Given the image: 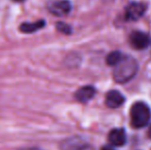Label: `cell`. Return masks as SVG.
<instances>
[{
    "mask_svg": "<svg viewBox=\"0 0 151 150\" xmlns=\"http://www.w3.org/2000/svg\"><path fill=\"white\" fill-rule=\"evenodd\" d=\"M138 72V62L131 56H122L114 66L113 79L117 83H125L135 77Z\"/></svg>",
    "mask_w": 151,
    "mask_h": 150,
    "instance_id": "cell-1",
    "label": "cell"
},
{
    "mask_svg": "<svg viewBox=\"0 0 151 150\" xmlns=\"http://www.w3.org/2000/svg\"><path fill=\"white\" fill-rule=\"evenodd\" d=\"M151 119V110L147 104L137 102L131 108V123L133 128H141L147 126Z\"/></svg>",
    "mask_w": 151,
    "mask_h": 150,
    "instance_id": "cell-2",
    "label": "cell"
},
{
    "mask_svg": "<svg viewBox=\"0 0 151 150\" xmlns=\"http://www.w3.org/2000/svg\"><path fill=\"white\" fill-rule=\"evenodd\" d=\"M131 45L135 50H144L147 48L151 43V38L147 33L141 32V31H134L129 36Z\"/></svg>",
    "mask_w": 151,
    "mask_h": 150,
    "instance_id": "cell-3",
    "label": "cell"
},
{
    "mask_svg": "<svg viewBox=\"0 0 151 150\" xmlns=\"http://www.w3.org/2000/svg\"><path fill=\"white\" fill-rule=\"evenodd\" d=\"M146 11V5L141 2H132L125 8V18L129 21H137L143 17Z\"/></svg>",
    "mask_w": 151,
    "mask_h": 150,
    "instance_id": "cell-4",
    "label": "cell"
},
{
    "mask_svg": "<svg viewBox=\"0 0 151 150\" xmlns=\"http://www.w3.org/2000/svg\"><path fill=\"white\" fill-rule=\"evenodd\" d=\"M50 11L57 17L66 16L71 10V3L68 0H56L50 4Z\"/></svg>",
    "mask_w": 151,
    "mask_h": 150,
    "instance_id": "cell-5",
    "label": "cell"
},
{
    "mask_svg": "<svg viewBox=\"0 0 151 150\" xmlns=\"http://www.w3.org/2000/svg\"><path fill=\"white\" fill-rule=\"evenodd\" d=\"M108 141L113 146H123L127 142V135L123 128H113L108 135Z\"/></svg>",
    "mask_w": 151,
    "mask_h": 150,
    "instance_id": "cell-6",
    "label": "cell"
},
{
    "mask_svg": "<svg viewBox=\"0 0 151 150\" xmlns=\"http://www.w3.org/2000/svg\"><path fill=\"white\" fill-rule=\"evenodd\" d=\"M105 103L109 108H118L124 103V97L117 90H110L106 95Z\"/></svg>",
    "mask_w": 151,
    "mask_h": 150,
    "instance_id": "cell-7",
    "label": "cell"
},
{
    "mask_svg": "<svg viewBox=\"0 0 151 150\" xmlns=\"http://www.w3.org/2000/svg\"><path fill=\"white\" fill-rule=\"evenodd\" d=\"M95 94H96L95 88L91 85H86V86H83V88H80L79 90L76 92L75 98H76V100L79 101V102L86 103L93 98Z\"/></svg>",
    "mask_w": 151,
    "mask_h": 150,
    "instance_id": "cell-8",
    "label": "cell"
},
{
    "mask_svg": "<svg viewBox=\"0 0 151 150\" xmlns=\"http://www.w3.org/2000/svg\"><path fill=\"white\" fill-rule=\"evenodd\" d=\"M86 145L79 137H72L65 140L61 145V150H80Z\"/></svg>",
    "mask_w": 151,
    "mask_h": 150,
    "instance_id": "cell-9",
    "label": "cell"
},
{
    "mask_svg": "<svg viewBox=\"0 0 151 150\" xmlns=\"http://www.w3.org/2000/svg\"><path fill=\"white\" fill-rule=\"evenodd\" d=\"M44 26V21H38L35 23H23L20 27V30L23 33H33L41 29Z\"/></svg>",
    "mask_w": 151,
    "mask_h": 150,
    "instance_id": "cell-10",
    "label": "cell"
},
{
    "mask_svg": "<svg viewBox=\"0 0 151 150\" xmlns=\"http://www.w3.org/2000/svg\"><path fill=\"white\" fill-rule=\"evenodd\" d=\"M121 58H122L121 52L116 50V52H112L108 55L107 59H106V62H107V64L109 65V66H115V65L121 60Z\"/></svg>",
    "mask_w": 151,
    "mask_h": 150,
    "instance_id": "cell-11",
    "label": "cell"
},
{
    "mask_svg": "<svg viewBox=\"0 0 151 150\" xmlns=\"http://www.w3.org/2000/svg\"><path fill=\"white\" fill-rule=\"evenodd\" d=\"M57 29L58 31H60L61 33H64V34H71L72 29L69 25L65 24V23H57Z\"/></svg>",
    "mask_w": 151,
    "mask_h": 150,
    "instance_id": "cell-12",
    "label": "cell"
},
{
    "mask_svg": "<svg viewBox=\"0 0 151 150\" xmlns=\"http://www.w3.org/2000/svg\"><path fill=\"white\" fill-rule=\"evenodd\" d=\"M80 150H95V149H93L91 146H90V145H84V146L82 147Z\"/></svg>",
    "mask_w": 151,
    "mask_h": 150,
    "instance_id": "cell-13",
    "label": "cell"
},
{
    "mask_svg": "<svg viewBox=\"0 0 151 150\" xmlns=\"http://www.w3.org/2000/svg\"><path fill=\"white\" fill-rule=\"evenodd\" d=\"M101 150H114L111 146H103L101 148Z\"/></svg>",
    "mask_w": 151,
    "mask_h": 150,
    "instance_id": "cell-14",
    "label": "cell"
},
{
    "mask_svg": "<svg viewBox=\"0 0 151 150\" xmlns=\"http://www.w3.org/2000/svg\"><path fill=\"white\" fill-rule=\"evenodd\" d=\"M148 137L151 139V126L149 128V131H148Z\"/></svg>",
    "mask_w": 151,
    "mask_h": 150,
    "instance_id": "cell-15",
    "label": "cell"
},
{
    "mask_svg": "<svg viewBox=\"0 0 151 150\" xmlns=\"http://www.w3.org/2000/svg\"><path fill=\"white\" fill-rule=\"evenodd\" d=\"M14 1H16V2H22V1H24V0H14Z\"/></svg>",
    "mask_w": 151,
    "mask_h": 150,
    "instance_id": "cell-16",
    "label": "cell"
},
{
    "mask_svg": "<svg viewBox=\"0 0 151 150\" xmlns=\"http://www.w3.org/2000/svg\"><path fill=\"white\" fill-rule=\"evenodd\" d=\"M26 150H36V149H26Z\"/></svg>",
    "mask_w": 151,
    "mask_h": 150,
    "instance_id": "cell-17",
    "label": "cell"
}]
</instances>
